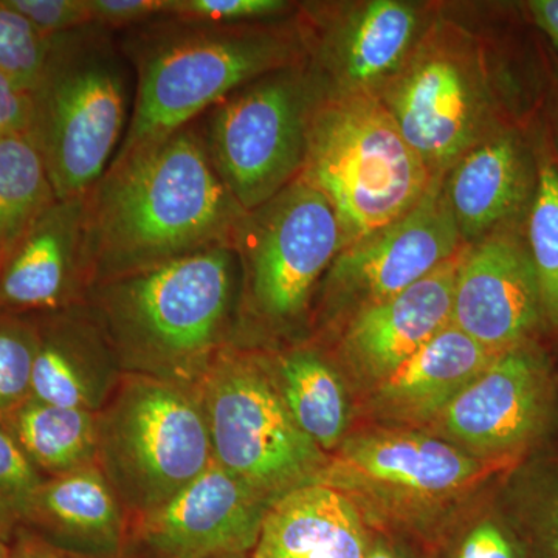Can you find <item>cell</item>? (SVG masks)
<instances>
[{
	"label": "cell",
	"mask_w": 558,
	"mask_h": 558,
	"mask_svg": "<svg viewBox=\"0 0 558 558\" xmlns=\"http://www.w3.org/2000/svg\"><path fill=\"white\" fill-rule=\"evenodd\" d=\"M241 269L219 245L95 286L86 303L116 357L148 376H205L229 336Z\"/></svg>",
	"instance_id": "2"
},
{
	"label": "cell",
	"mask_w": 558,
	"mask_h": 558,
	"mask_svg": "<svg viewBox=\"0 0 558 558\" xmlns=\"http://www.w3.org/2000/svg\"><path fill=\"white\" fill-rule=\"evenodd\" d=\"M529 10L558 47V0H534L529 2Z\"/></svg>",
	"instance_id": "39"
},
{
	"label": "cell",
	"mask_w": 558,
	"mask_h": 558,
	"mask_svg": "<svg viewBox=\"0 0 558 558\" xmlns=\"http://www.w3.org/2000/svg\"><path fill=\"white\" fill-rule=\"evenodd\" d=\"M44 480L16 440L0 428V535L7 542L24 527Z\"/></svg>",
	"instance_id": "30"
},
{
	"label": "cell",
	"mask_w": 558,
	"mask_h": 558,
	"mask_svg": "<svg viewBox=\"0 0 558 558\" xmlns=\"http://www.w3.org/2000/svg\"><path fill=\"white\" fill-rule=\"evenodd\" d=\"M498 355L450 322L374 387L371 407L387 422L428 425Z\"/></svg>",
	"instance_id": "21"
},
{
	"label": "cell",
	"mask_w": 558,
	"mask_h": 558,
	"mask_svg": "<svg viewBox=\"0 0 558 558\" xmlns=\"http://www.w3.org/2000/svg\"><path fill=\"white\" fill-rule=\"evenodd\" d=\"M86 196L58 199L22 233L0 264V312L49 314L86 303Z\"/></svg>",
	"instance_id": "16"
},
{
	"label": "cell",
	"mask_w": 558,
	"mask_h": 558,
	"mask_svg": "<svg viewBox=\"0 0 558 558\" xmlns=\"http://www.w3.org/2000/svg\"><path fill=\"white\" fill-rule=\"evenodd\" d=\"M7 2L49 38L94 24L87 0H7Z\"/></svg>",
	"instance_id": "33"
},
{
	"label": "cell",
	"mask_w": 558,
	"mask_h": 558,
	"mask_svg": "<svg viewBox=\"0 0 558 558\" xmlns=\"http://www.w3.org/2000/svg\"><path fill=\"white\" fill-rule=\"evenodd\" d=\"M2 428L49 478L89 468L98 451V422L87 410L28 399Z\"/></svg>",
	"instance_id": "24"
},
{
	"label": "cell",
	"mask_w": 558,
	"mask_h": 558,
	"mask_svg": "<svg viewBox=\"0 0 558 558\" xmlns=\"http://www.w3.org/2000/svg\"><path fill=\"white\" fill-rule=\"evenodd\" d=\"M550 409L546 360L523 343L499 354L427 427L473 457L498 462L545 432Z\"/></svg>",
	"instance_id": "13"
},
{
	"label": "cell",
	"mask_w": 558,
	"mask_h": 558,
	"mask_svg": "<svg viewBox=\"0 0 558 558\" xmlns=\"http://www.w3.org/2000/svg\"><path fill=\"white\" fill-rule=\"evenodd\" d=\"M531 535L539 558H558V478L543 490L532 512Z\"/></svg>",
	"instance_id": "36"
},
{
	"label": "cell",
	"mask_w": 558,
	"mask_h": 558,
	"mask_svg": "<svg viewBox=\"0 0 558 558\" xmlns=\"http://www.w3.org/2000/svg\"><path fill=\"white\" fill-rule=\"evenodd\" d=\"M250 310L270 326L296 322L341 250L336 211L300 178L252 209L234 231Z\"/></svg>",
	"instance_id": "10"
},
{
	"label": "cell",
	"mask_w": 558,
	"mask_h": 558,
	"mask_svg": "<svg viewBox=\"0 0 558 558\" xmlns=\"http://www.w3.org/2000/svg\"><path fill=\"white\" fill-rule=\"evenodd\" d=\"M119 557H94L86 554L73 553L61 546L54 545L36 532L27 527H21L13 535L10 542L9 558H121Z\"/></svg>",
	"instance_id": "37"
},
{
	"label": "cell",
	"mask_w": 558,
	"mask_h": 558,
	"mask_svg": "<svg viewBox=\"0 0 558 558\" xmlns=\"http://www.w3.org/2000/svg\"><path fill=\"white\" fill-rule=\"evenodd\" d=\"M120 46L137 76V86L119 153L199 120L213 106L260 76L303 64L307 51L299 31L260 24H199L174 17L121 33Z\"/></svg>",
	"instance_id": "3"
},
{
	"label": "cell",
	"mask_w": 558,
	"mask_h": 558,
	"mask_svg": "<svg viewBox=\"0 0 558 558\" xmlns=\"http://www.w3.org/2000/svg\"><path fill=\"white\" fill-rule=\"evenodd\" d=\"M497 462L411 429L362 433L341 442L315 483L343 492L381 524L439 543L447 505L472 492Z\"/></svg>",
	"instance_id": "6"
},
{
	"label": "cell",
	"mask_w": 558,
	"mask_h": 558,
	"mask_svg": "<svg viewBox=\"0 0 558 558\" xmlns=\"http://www.w3.org/2000/svg\"><path fill=\"white\" fill-rule=\"evenodd\" d=\"M231 558H245V556H242V557H231Z\"/></svg>",
	"instance_id": "42"
},
{
	"label": "cell",
	"mask_w": 558,
	"mask_h": 558,
	"mask_svg": "<svg viewBox=\"0 0 558 558\" xmlns=\"http://www.w3.org/2000/svg\"><path fill=\"white\" fill-rule=\"evenodd\" d=\"M98 422L109 476L143 515L170 501L213 462L199 402L159 377H135Z\"/></svg>",
	"instance_id": "9"
},
{
	"label": "cell",
	"mask_w": 558,
	"mask_h": 558,
	"mask_svg": "<svg viewBox=\"0 0 558 558\" xmlns=\"http://www.w3.org/2000/svg\"><path fill=\"white\" fill-rule=\"evenodd\" d=\"M58 201L46 160L31 131L0 137V253Z\"/></svg>",
	"instance_id": "26"
},
{
	"label": "cell",
	"mask_w": 558,
	"mask_h": 558,
	"mask_svg": "<svg viewBox=\"0 0 558 558\" xmlns=\"http://www.w3.org/2000/svg\"><path fill=\"white\" fill-rule=\"evenodd\" d=\"M421 14L399 0L362 3L326 28L317 46L315 75H328V94H377L417 46Z\"/></svg>",
	"instance_id": "18"
},
{
	"label": "cell",
	"mask_w": 558,
	"mask_h": 558,
	"mask_svg": "<svg viewBox=\"0 0 558 558\" xmlns=\"http://www.w3.org/2000/svg\"><path fill=\"white\" fill-rule=\"evenodd\" d=\"M446 558H529V554L508 524L487 517L465 527L451 542Z\"/></svg>",
	"instance_id": "32"
},
{
	"label": "cell",
	"mask_w": 558,
	"mask_h": 558,
	"mask_svg": "<svg viewBox=\"0 0 558 558\" xmlns=\"http://www.w3.org/2000/svg\"><path fill=\"white\" fill-rule=\"evenodd\" d=\"M131 72L116 32L92 24L53 36L31 132L58 199L86 196L119 153L134 105Z\"/></svg>",
	"instance_id": "4"
},
{
	"label": "cell",
	"mask_w": 558,
	"mask_h": 558,
	"mask_svg": "<svg viewBox=\"0 0 558 558\" xmlns=\"http://www.w3.org/2000/svg\"><path fill=\"white\" fill-rule=\"evenodd\" d=\"M535 179L512 134L490 135L473 146L444 179L461 240H483L499 230L534 193Z\"/></svg>",
	"instance_id": "22"
},
{
	"label": "cell",
	"mask_w": 558,
	"mask_h": 558,
	"mask_svg": "<svg viewBox=\"0 0 558 558\" xmlns=\"http://www.w3.org/2000/svg\"><path fill=\"white\" fill-rule=\"evenodd\" d=\"M92 21L110 32H128L170 16L171 0H87Z\"/></svg>",
	"instance_id": "34"
},
{
	"label": "cell",
	"mask_w": 558,
	"mask_h": 558,
	"mask_svg": "<svg viewBox=\"0 0 558 558\" xmlns=\"http://www.w3.org/2000/svg\"><path fill=\"white\" fill-rule=\"evenodd\" d=\"M38 349L31 399L94 411L105 398L116 352L87 303L35 315Z\"/></svg>",
	"instance_id": "20"
},
{
	"label": "cell",
	"mask_w": 558,
	"mask_h": 558,
	"mask_svg": "<svg viewBox=\"0 0 558 558\" xmlns=\"http://www.w3.org/2000/svg\"><path fill=\"white\" fill-rule=\"evenodd\" d=\"M303 64L245 84L201 117L209 159L245 213L295 182L314 110L325 94Z\"/></svg>",
	"instance_id": "7"
},
{
	"label": "cell",
	"mask_w": 558,
	"mask_h": 558,
	"mask_svg": "<svg viewBox=\"0 0 558 558\" xmlns=\"http://www.w3.org/2000/svg\"><path fill=\"white\" fill-rule=\"evenodd\" d=\"M49 36L0 0V73L27 90H35L51 50Z\"/></svg>",
	"instance_id": "29"
},
{
	"label": "cell",
	"mask_w": 558,
	"mask_h": 558,
	"mask_svg": "<svg viewBox=\"0 0 558 558\" xmlns=\"http://www.w3.org/2000/svg\"><path fill=\"white\" fill-rule=\"evenodd\" d=\"M10 556V542L0 535V558H9Z\"/></svg>",
	"instance_id": "40"
},
{
	"label": "cell",
	"mask_w": 558,
	"mask_h": 558,
	"mask_svg": "<svg viewBox=\"0 0 558 558\" xmlns=\"http://www.w3.org/2000/svg\"><path fill=\"white\" fill-rule=\"evenodd\" d=\"M444 179L402 218L340 250L326 277L330 307L355 314L391 299L464 247Z\"/></svg>",
	"instance_id": "12"
},
{
	"label": "cell",
	"mask_w": 558,
	"mask_h": 558,
	"mask_svg": "<svg viewBox=\"0 0 558 558\" xmlns=\"http://www.w3.org/2000/svg\"><path fill=\"white\" fill-rule=\"evenodd\" d=\"M373 538L351 498L314 483L271 502L252 558H366Z\"/></svg>",
	"instance_id": "19"
},
{
	"label": "cell",
	"mask_w": 558,
	"mask_h": 558,
	"mask_svg": "<svg viewBox=\"0 0 558 558\" xmlns=\"http://www.w3.org/2000/svg\"><path fill=\"white\" fill-rule=\"evenodd\" d=\"M269 499L213 459L170 501L143 515L138 542L150 558H231L252 553Z\"/></svg>",
	"instance_id": "14"
},
{
	"label": "cell",
	"mask_w": 558,
	"mask_h": 558,
	"mask_svg": "<svg viewBox=\"0 0 558 558\" xmlns=\"http://www.w3.org/2000/svg\"><path fill=\"white\" fill-rule=\"evenodd\" d=\"M204 377L201 405L220 468L270 502L317 481L328 458L258 363L223 348Z\"/></svg>",
	"instance_id": "8"
},
{
	"label": "cell",
	"mask_w": 558,
	"mask_h": 558,
	"mask_svg": "<svg viewBox=\"0 0 558 558\" xmlns=\"http://www.w3.org/2000/svg\"><path fill=\"white\" fill-rule=\"evenodd\" d=\"M33 116V92L0 73V137L31 131Z\"/></svg>",
	"instance_id": "35"
},
{
	"label": "cell",
	"mask_w": 558,
	"mask_h": 558,
	"mask_svg": "<svg viewBox=\"0 0 558 558\" xmlns=\"http://www.w3.org/2000/svg\"><path fill=\"white\" fill-rule=\"evenodd\" d=\"M545 319L526 242L508 229L465 245L454 281L451 323L488 351L527 343Z\"/></svg>",
	"instance_id": "15"
},
{
	"label": "cell",
	"mask_w": 558,
	"mask_h": 558,
	"mask_svg": "<svg viewBox=\"0 0 558 558\" xmlns=\"http://www.w3.org/2000/svg\"><path fill=\"white\" fill-rule=\"evenodd\" d=\"M526 245L537 274L545 322L558 330V165L549 157L538 163Z\"/></svg>",
	"instance_id": "27"
},
{
	"label": "cell",
	"mask_w": 558,
	"mask_h": 558,
	"mask_svg": "<svg viewBox=\"0 0 558 558\" xmlns=\"http://www.w3.org/2000/svg\"><path fill=\"white\" fill-rule=\"evenodd\" d=\"M376 95L435 179L486 138V78L457 32H429Z\"/></svg>",
	"instance_id": "11"
},
{
	"label": "cell",
	"mask_w": 558,
	"mask_h": 558,
	"mask_svg": "<svg viewBox=\"0 0 558 558\" xmlns=\"http://www.w3.org/2000/svg\"><path fill=\"white\" fill-rule=\"evenodd\" d=\"M279 392L301 429L322 450H337L349 422L347 389L336 369L310 349H296L278 363Z\"/></svg>",
	"instance_id": "25"
},
{
	"label": "cell",
	"mask_w": 558,
	"mask_h": 558,
	"mask_svg": "<svg viewBox=\"0 0 558 558\" xmlns=\"http://www.w3.org/2000/svg\"><path fill=\"white\" fill-rule=\"evenodd\" d=\"M464 247L416 284L355 312L343 351L362 379L376 387L449 325Z\"/></svg>",
	"instance_id": "17"
},
{
	"label": "cell",
	"mask_w": 558,
	"mask_h": 558,
	"mask_svg": "<svg viewBox=\"0 0 558 558\" xmlns=\"http://www.w3.org/2000/svg\"><path fill=\"white\" fill-rule=\"evenodd\" d=\"M300 179L336 211L341 248L402 218L435 180L371 92L323 94Z\"/></svg>",
	"instance_id": "5"
},
{
	"label": "cell",
	"mask_w": 558,
	"mask_h": 558,
	"mask_svg": "<svg viewBox=\"0 0 558 558\" xmlns=\"http://www.w3.org/2000/svg\"><path fill=\"white\" fill-rule=\"evenodd\" d=\"M244 215L213 167L199 120L121 150L86 194L89 290L201 250L231 247Z\"/></svg>",
	"instance_id": "1"
},
{
	"label": "cell",
	"mask_w": 558,
	"mask_h": 558,
	"mask_svg": "<svg viewBox=\"0 0 558 558\" xmlns=\"http://www.w3.org/2000/svg\"><path fill=\"white\" fill-rule=\"evenodd\" d=\"M290 5L284 0H171L168 17L199 24H253L279 16Z\"/></svg>",
	"instance_id": "31"
},
{
	"label": "cell",
	"mask_w": 558,
	"mask_h": 558,
	"mask_svg": "<svg viewBox=\"0 0 558 558\" xmlns=\"http://www.w3.org/2000/svg\"><path fill=\"white\" fill-rule=\"evenodd\" d=\"M366 558H427L416 553L409 543L389 535L374 534L373 545Z\"/></svg>",
	"instance_id": "38"
},
{
	"label": "cell",
	"mask_w": 558,
	"mask_h": 558,
	"mask_svg": "<svg viewBox=\"0 0 558 558\" xmlns=\"http://www.w3.org/2000/svg\"><path fill=\"white\" fill-rule=\"evenodd\" d=\"M0 264H2V253H0Z\"/></svg>",
	"instance_id": "41"
},
{
	"label": "cell",
	"mask_w": 558,
	"mask_h": 558,
	"mask_svg": "<svg viewBox=\"0 0 558 558\" xmlns=\"http://www.w3.org/2000/svg\"><path fill=\"white\" fill-rule=\"evenodd\" d=\"M24 527L73 553L123 556V513L98 470L84 468L44 480Z\"/></svg>",
	"instance_id": "23"
},
{
	"label": "cell",
	"mask_w": 558,
	"mask_h": 558,
	"mask_svg": "<svg viewBox=\"0 0 558 558\" xmlns=\"http://www.w3.org/2000/svg\"><path fill=\"white\" fill-rule=\"evenodd\" d=\"M36 349L35 315L0 312V428L31 399Z\"/></svg>",
	"instance_id": "28"
}]
</instances>
